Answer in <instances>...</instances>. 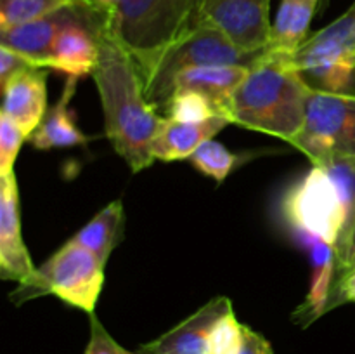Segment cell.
<instances>
[{
  "label": "cell",
  "mask_w": 355,
  "mask_h": 354,
  "mask_svg": "<svg viewBox=\"0 0 355 354\" xmlns=\"http://www.w3.org/2000/svg\"><path fill=\"white\" fill-rule=\"evenodd\" d=\"M248 69L250 66L245 65H208L184 69L173 78L172 96L179 89L196 90L214 101L218 111L225 115L232 94L245 80Z\"/></svg>",
  "instance_id": "cell-16"
},
{
  "label": "cell",
  "mask_w": 355,
  "mask_h": 354,
  "mask_svg": "<svg viewBox=\"0 0 355 354\" xmlns=\"http://www.w3.org/2000/svg\"><path fill=\"white\" fill-rule=\"evenodd\" d=\"M314 90L355 96V3L291 56Z\"/></svg>",
  "instance_id": "cell-6"
},
{
  "label": "cell",
  "mask_w": 355,
  "mask_h": 354,
  "mask_svg": "<svg viewBox=\"0 0 355 354\" xmlns=\"http://www.w3.org/2000/svg\"><path fill=\"white\" fill-rule=\"evenodd\" d=\"M90 319V339L87 344L83 354H139L132 353V351L125 349L123 346L116 342L113 337L107 333V330L104 328L103 323L99 321V318L94 314H89Z\"/></svg>",
  "instance_id": "cell-26"
},
{
  "label": "cell",
  "mask_w": 355,
  "mask_h": 354,
  "mask_svg": "<svg viewBox=\"0 0 355 354\" xmlns=\"http://www.w3.org/2000/svg\"><path fill=\"white\" fill-rule=\"evenodd\" d=\"M350 267H355V236H354V242H352V245H350V250H349V253H347V259H345V262H343V266L340 267V269H338V273H336V278H338L340 274H342V273H345L347 269H350Z\"/></svg>",
  "instance_id": "cell-30"
},
{
  "label": "cell",
  "mask_w": 355,
  "mask_h": 354,
  "mask_svg": "<svg viewBox=\"0 0 355 354\" xmlns=\"http://www.w3.org/2000/svg\"><path fill=\"white\" fill-rule=\"evenodd\" d=\"M318 167H322L329 174L333 183L336 184L340 196H342L343 210H345L342 235H340L338 243L335 246L336 273H338V269L345 262L347 253H349L355 236V156H329V158L318 163Z\"/></svg>",
  "instance_id": "cell-20"
},
{
  "label": "cell",
  "mask_w": 355,
  "mask_h": 354,
  "mask_svg": "<svg viewBox=\"0 0 355 354\" xmlns=\"http://www.w3.org/2000/svg\"><path fill=\"white\" fill-rule=\"evenodd\" d=\"M37 68L28 58L9 47L0 45V87L9 83L14 76L21 75L26 69Z\"/></svg>",
  "instance_id": "cell-27"
},
{
  "label": "cell",
  "mask_w": 355,
  "mask_h": 354,
  "mask_svg": "<svg viewBox=\"0 0 355 354\" xmlns=\"http://www.w3.org/2000/svg\"><path fill=\"white\" fill-rule=\"evenodd\" d=\"M47 75L49 69L31 68L2 87V113L12 118L28 139L47 113Z\"/></svg>",
  "instance_id": "cell-13"
},
{
  "label": "cell",
  "mask_w": 355,
  "mask_h": 354,
  "mask_svg": "<svg viewBox=\"0 0 355 354\" xmlns=\"http://www.w3.org/2000/svg\"><path fill=\"white\" fill-rule=\"evenodd\" d=\"M229 311H232V304L227 297L220 295L211 298L179 325L144 344L139 354H207V340L211 326Z\"/></svg>",
  "instance_id": "cell-12"
},
{
  "label": "cell",
  "mask_w": 355,
  "mask_h": 354,
  "mask_svg": "<svg viewBox=\"0 0 355 354\" xmlns=\"http://www.w3.org/2000/svg\"><path fill=\"white\" fill-rule=\"evenodd\" d=\"M104 113V130L132 172L148 169L151 146L165 117L146 99L144 76L130 52L110 28L99 33V59L92 73Z\"/></svg>",
  "instance_id": "cell-1"
},
{
  "label": "cell",
  "mask_w": 355,
  "mask_h": 354,
  "mask_svg": "<svg viewBox=\"0 0 355 354\" xmlns=\"http://www.w3.org/2000/svg\"><path fill=\"white\" fill-rule=\"evenodd\" d=\"M324 0H281L266 51L293 56L309 38L312 19Z\"/></svg>",
  "instance_id": "cell-18"
},
{
  "label": "cell",
  "mask_w": 355,
  "mask_h": 354,
  "mask_svg": "<svg viewBox=\"0 0 355 354\" xmlns=\"http://www.w3.org/2000/svg\"><path fill=\"white\" fill-rule=\"evenodd\" d=\"M345 302H355V267H350L336 278L331 302H329V311Z\"/></svg>",
  "instance_id": "cell-28"
},
{
  "label": "cell",
  "mask_w": 355,
  "mask_h": 354,
  "mask_svg": "<svg viewBox=\"0 0 355 354\" xmlns=\"http://www.w3.org/2000/svg\"><path fill=\"white\" fill-rule=\"evenodd\" d=\"M96 2L99 3L103 9H106L107 12H113V10L118 9V7H120L125 0H96Z\"/></svg>",
  "instance_id": "cell-31"
},
{
  "label": "cell",
  "mask_w": 355,
  "mask_h": 354,
  "mask_svg": "<svg viewBox=\"0 0 355 354\" xmlns=\"http://www.w3.org/2000/svg\"><path fill=\"white\" fill-rule=\"evenodd\" d=\"M163 113L166 118H172L177 121H186V124H196L205 121L215 115H222L214 101L208 99L203 94L189 89H179L173 92L166 103Z\"/></svg>",
  "instance_id": "cell-23"
},
{
  "label": "cell",
  "mask_w": 355,
  "mask_h": 354,
  "mask_svg": "<svg viewBox=\"0 0 355 354\" xmlns=\"http://www.w3.org/2000/svg\"><path fill=\"white\" fill-rule=\"evenodd\" d=\"M21 201L16 172L0 177V276L24 283L35 269L21 235Z\"/></svg>",
  "instance_id": "cell-10"
},
{
  "label": "cell",
  "mask_w": 355,
  "mask_h": 354,
  "mask_svg": "<svg viewBox=\"0 0 355 354\" xmlns=\"http://www.w3.org/2000/svg\"><path fill=\"white\" fill-rule=\"evenodd\" d=\"M200 23L224 31L239 49L262 54L270 42V0H203Z\"/></svg>",
  "instance_id": "cell-9"
},
{
  "label": "cell",
  "mask_w": 355,
  "mask_h": 354,
  "mask_svg": "<svg viewBox=\"0 0 355 354\" xmlns=\"http://www.w3.org/2000/svg\"><path fill=\"white\" fill-rule=\"evenodd\" d=\"M245 342V325L234 311L222 314L211 326L207 340V354H239Z\"/></svg>",
  "instance_id": "cell-24"
},
{
  "label": "cell",
  "mask_w": 355,
  "mask_h": 354,
  "mask_svg": "<svg viewBox=\"0 0 355 354\" xmlns=\"http://www.w3.org/2000/svg\"><path fill=\"white\" fill-rule=\"evenodd\" d=\"M304 243H307L309 253H311V288L305 301L291 314V319L302 328H307L329 311V302H331L336 280V252L333 245L322 239L311 238V236L304 238Z\"/></svg>",
  "instance_id": "cell-14"
},
{
  "label": "cell",
  "mask_w": 355,
  "mask_h": 354,
  "mask_svg": "<svg viewBox=\"0 0 355 354\" xmlns=\"http://www.w3.org/2000/svg\"><path fill=\"white\" fill-rule=\"evenodd\" d=\"M28 135L12 118L0 113V177L14 174V163Z\"/></svg>",
  "instance_id": "cell-25"
},
{
  "label": "cell",
  "mask_w": 355,
  "mask_h": 354,
  "mask_svg": "<svg viewBox=\"0 0 355 354\" xmlns=\"http://www.w3.org/2000/svg\"><path fill=\"white\" fill-rule=\"evenodd\" d=\"M284 221L302 238H318L336 246L345 221L342 196L322 167L312 169L298 179L281 200Z\"/></svg>",
  "instance_id": "cell-7"
},
{
  "label": "cell",
  "mask_w": 355,
  "mask_h": 354,
  "mask_svg": "<svg viewBox=\"0 0 355 354\" xmlns=\"http://www.w3.org/2000/svg\"><path fill=\"white\" fill-rule=\"evenodd\" d=\"M96 0H82L75 6L64 7L54 14L19 24V26L0 30V45L19 52L24 58L30 59L37 68H45L49 54L52 51L55 37L59 31L69 23L82 16L87 9L96 6Z\"/></svg>",
  "instance_id": "cell-11"
},
{
  "label": "cell",
  "mask_w": 355,
  "mask_h": 354,
  "mask_svg": "<svg viewBox=\"0 0 355 354\" xmlns=\"http://www.w3.org/2000/svg\"><path fill=\"white\" fill-rule=\"evenodd\" d=\"M104 266L99 257L69 239L52 253L33 276L19 283L10 295L16 304L52 294L64 304L94 314L104 285Z\"/></svg>",
  "instance_id": "cell-5"
},
{
  "label": "cell",
  "mask_w": 355,
  "mask_h": 354,
  "mask_svg": "<svg viewBox=\"0 0 355 354\" xmlns=\"http://www.w3.org/2000/svg\"><path fill=\"white\" fill-rule=\"evenodd\" d=\"M262 54L245 52L224 31L208 23H200L170 44L142 75L146 99L159 113L172 96L173 78L184 69L208 65L252 66Z\"/></svg>",
  "instance_id": "cell-4"
},
{
  "label": "cell",
  "mask_w": 355,
  "mask_h": 354,
  "mask_svg": "<svg viewBox=\"0 0 355 354\" xmlns=\"http://www.w3.org/2000/svg\"><path fill=\"white\" fill-rule=\"evenodd\" d=\"M76 83H78V78L75 76L66 78L64 89H62L58 103L49 108L37 130L28 139L33 148L47 151V149L82 146L89 141V137L76 127L75 120L69 113V103L73 99V94L76 92Z\"/></svg>",
  "instance_id": "cell-17"
},
{
  "label": "cell",
  "mask_w": 355,
  "mask_h": 354,
  "mask_svg": "<svg viewBox=\"0 0 355 354\" xmlns=\"http://www.w3.org/2000/svg\"><path fill=\"white\" fill-rule=\"evenodd\" d=\"M229 124L231 120L225 115H215L208 120L196 121V124H186V121H177L165 117L163 125L153 141V158L163 160V162L189 160L191 155L203 142L214 139Z\"/></svg>",
  "instance_id": "cell-15"
},
{
  "label": "cell",
  "mask_w": 355,
  "mask_h": 354,
  "mask_svg": "<svg viewBox=\"0 0 355 354\" xmlns=\"http://www.w3.org/2000/svg\"><path fill=\"white\" fill-rule=\"evenodd\" d=\"M239 354H274V349L266 337L245 325V342Z\"/></svg>",
  "instance_id": "cell-29"
},
{
  "label": "cell",
  "mask_w": 355,
  "mask_h": 354,
  "mask_svg": "<svg viewBox=\"0 0 355 354\" xmlns=\"http://www.w3.org/2000/svg\"><path fill=\"white\" fill-rule=\"evenodd\" d=\"M311 92L291 56L266 51L234 90L225 117L231 124L291 142L304 128Z\"/></svg>",
  "instance_id": "cell-2"
},
{
  "label": "cell",
  "mask_w": 355,
  "mask_h": 354,
  "mask_svg": "<svg viewBox=\"0 0 355 354\" xmlns=\"http://www.w3.org/2000/svg\"><path fill=\"white\" fill-rule=\"evenodd\" d=\"M203 0H125L107 28L144 75L170 44L200 24Z\"/></svg>",
  "instance_id": "cell-3"
},
{
  "label": "cell",
  "mask_w": 355,
  "mask_h": 354,
  "mask_svg": "<svg viewBox=\"0 0 355 354\" xmlns=\"http://www.w3.org/2000/svg\"><path fill=\"white\" fill-rule=\"evenodd\" d=\"M312 165L329 156H355V96L312 89L300 134L290 142Z\"/></svg>",
  "instance_id": "cell-8"
},
{
  "label": "cell",
  "mask_w": 355,
  "mask_h": 354,
  "mask_svg": "<svg viewBox=\"0 0 355 354\" xmlns=\"http://www.w3.org/2000/svg\"><path fill=\"white\" fill-rule=\"evenodd\" d=\"M326 3H328V0H324V6H326Z\"/></svg>",
  "instance_id": "cell-32"
},
{
  "label": "cell",
  "mask_w": 355,
  "mask_h": 354,
  "mask_svg": "<svg viewBox=\"0 0 355 354\" xmlns=\"http://www.w3.org/2000/svg\"><path fill=\"white\" fill-rule=\"evenodd\" d=\"M241 162V156L229 151L227 146L210 139L203 142L196 151L191 155L189 163L207 177H211L217 184H222L229 177V174Z\"/></svg>",
  "instance_id": "cell-22"
},
{
  "label": "cell",
  "mask_w": 355,
  "mask_h": 354,
  "mask_svg": "<svg viewBox=\"0 0 355 354\" xmlns=\"http://www.w3.org/2000/svg\"><path fill=\"white\" fill-rule=\"evenodd\" d=\"M82 0H0V30L54 14Z\"/></svg>",
  "instance_id": "cell-21"
},
{
  "label": "cell",
  "mask_w": 355,
  "mask_h": 354,
  "mask_svg": "<svg viewBox=\"0 0 355 354\" xmlns=\"http://www.w3.org/2000/svg\"><path fill=\"white\" fill-rule=\"evenodd\" d=\"M125 214L121 200L107 203L101 212H97L75 236L73 242L90 250L103 264L107 262L113 250L123 238Z\"/></svg>",
  "instance_id": "cell-19"
}]
</instances>
